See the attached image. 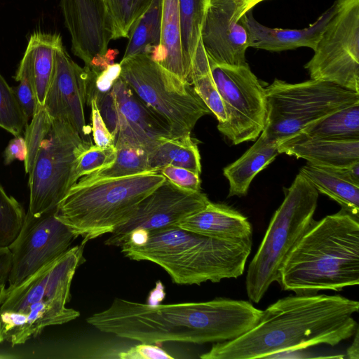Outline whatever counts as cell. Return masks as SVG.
Segmentation results:
<instances>
[{"instance_id":"1","label":"cell","mask_w":359,"mask_h":359,"mask_svg":"<svg viewBox=\"0 0 359 359\" xmlns=\"http://www.w3.org/2000/svg\"><path fill=\"white\" fill-rule=\"evenodd\" d=\"M262 314L249 302L221 297L168 304L115 298L86 321L103 332L141 343L205 344L238 338L255 327Z\"/></svg>"},{"instance_id":"2","label":"cell","mask_w":359,"mask_h":359,"mask_svg":"<svg viewBox=\"0 0 359 359\" xmlns=\"http://www.w3.org/2000/svg\"><path fill=\"white\" fill-rule=\"evenodd\" d=\"M359 302L339 294H297L268 306L248 332L217 342L203 359L270 358L287 351L318 344L336 346L353 337L358 325L353 316Z\"/></svg>"},{"instance_id":"3","label":"cell","mask_w":359,"mask_h":359,"mask_svg":"<svg viewBox=\"0 0 359 359\" xmlns=\"http://www.w3.org/2000/svg\"><path fill=\"white\" fill-rule=\"evenodd\" d=\"M359 283V222L344 210L313 222L285 260L279 285L297 294Z\"/></svg>"},{"instance_id":"4","label":"cell","mask_w":359,"mask_h":359,"mask_svg":"<svg viewBox=\"0 0 359 359\" xmlns=\"http://www.w3.org/2000/svg\"><path fill=\"white\" fill-rule=\"evenodd\" d=\"M252 246V237L217 239L175 225L148 232L142 244L120 248L130 259L160 266L176 284L200 285L243 275Z\"/></svg>"},{"instance_id":"5","label":"cell","mask_w":359,"mask_h":359,"mask_svg":"<svg viewBox=\"0 0 359 359\" xmlns=\"http://www.w3.org/2000/svg\"><path fill=\"white\" fill-rule=\"evenodd\" d=\"M166 178L160 172L76 182L56 208V217L85 243L111 233L126 222L140 202Z\"/></svg>"},{"instance_id":"6","label":"cell","mask_w":359,"mask_h":359,"mask_svg":"<svg viewBox=\"0 0 359 359\" xmlns=\"http://www.w3.org/2000/svg\"><path fill=\"white\" fill-rule=\"evenodd\" d=\"M318 191L300 172L285 191L246 276L249 299L259 303L273 282L278 284L283 266L314 222Z\"/></svg>"},{"instance_id":"7","label":"cell","mask_w":359,"mask_h":359,"mask_svg":"<svg viewBox=\"0 0 359 359\" xmlns=\"http://www.w3.org/2000/svg\"><path fill=\"white\" fill-rule=\"evenodd\" d=\"M120 78L170 127L172 137L191 135L197 121L211 113L193 86L150 56L123 57Z\"/></svg>"},{"instance_id":"8","label":"cell","mask_w":359,"mask_h":359,"mask_svg":"<svg viewBox=\"0 0 359 359\" xmlns=\"http://www.w3.org/2000/svg\"><path fill=\"white\" fill-rule=\"evenodd\" d=\"M265 93L266 116L261 133L278 144L309 124L359 102V93L316 79L290 83L276 79Z\"/></svg>"},{"instance_id":"9","label":"cell","mask_w":359,"mask_h":359,"mask_svg":"<svg viewBox=\"0 0 359 359\" xmlns=\"http://www.w3.org/2000/svg\"><path fill=\"white\" fill-rule=\"evenodd\" d=\"M91 144L83 140L67 123L53 119L29 174L28 215L39 216L57 208L74 184L76 158Z\"/></svg>"},{"instance_id":"10","label":"cell","mask_w":359,"mask_h":359,"mask_svg":"<svg viewBox=\"0 0 359 359\" xmlns=\"http://www.w3.org/2000/svg\"><path fill=\"white\" fill-rule=\"evenodd\" d=\"M335 11L304 65L311 79L359 93V0H336Z\"/></svg>"},{"instance_id":"11","label":"cell","mask_w":359,"mask_h":359,"mask_svg":"<svg viewBox=\"0 0 359 359\" xmlns=\"http://www.w3.org/2000/svg\"><path fill=\"white\" fill-rule=\"evenodd\" d=\"M209 63L226 115L217 129L233 144L255 141L265 125V88L248 62L240 66L219 65L209 60Z\"/></svg>"},{"instance_id":"12","label":"cell","mask_w":359,"mask_h":359,"mask_svg":"<svg viewBox=\"0 0 359 359\" xmlns=\"http://www.w3.org/2000/svg\"><path fill=\"white\" fill-rule=\"evenodd\" d=\"M55 213L56 208L39 216L26 213L21 229L8 246L11 266L8 290L66 252L77 238Z\"/></svg>"},{"instance_id":"13","label":"cell","mask_w":359,"mask_h":359,"mask_svg":"<svg viewBox=\"0 0 359 359\" xmlns=\"http://www.w3.org/2000/svg\"><path fill=\"white\" fill-rule=\"evenodd\" d=\"M209 202L201 191L183 190L166 179L140 202L126 222L110 233L104 245L120 247L133 231L149 232L175 226Z\"/></svg>"},{"instance_id":"14","label":"cell","mask_w":359,"mask_h":359,"mask_svg":"<svg viewBox=\"0 0 359 359\" xmlns=\"http://www.w3.org/2000/svg\"><path fill=\"white\" fill-rule=\"evenodd\" d=\"M252 9L237 0H209L201 41L210 61L229 66L247 63L250 36L243 16Z\"/></svg>"},{"instance_id":"15","label":"cell","mask_w":359,"mask_h":359,"mask_svg":"<svg viewBox=\"0 0 359 359\" xmlns=\"http://www.w3.org/2000/svg\"><path fill=\"white\" fill-rule=\"evenodd\" d=\"M87 72L69 56L63 44L56 50L52 79L43 107L53 119L69 124L86 142L90 128L86 125Z\"/></svg>"},{"instance_id":"16","label":"cell","mask_w":359,"mask_h":359,"mask_svg":"<svg viewBox=\"0 0 359 359\" xmlns=\"http://www.w3.org/2000/svg\"><path fill=\"white\" fill-rule=\"evenodd\" d=\"M85 243L42 266L15 287L8 290L0 311H18L34 303L54 299H70L71 284L76 269L85 261Z\"/></svg>"},{"instance_id":"17","label":"cell","mask_w":359,"mask_h":359,"mask_svg":"<svg viewBox=\"0 0 359 359\" xmlns=\"http://www.w3.org/2000/svg\"><path fill=\"white\" fill-rule=\"evenodd\" d=\"M61 8L72 53L85 66L105 64L111 36L103 0H61Z\"/></svg>"},{"instance_id":"18","label":"cell","mask_w":359,"mask_h":359,"mask_svg":"<svg viewBox=\"0 0 359 359\" xmlns=\"http://www.w3.org/2000/svg\"><path fill=\"white\" fill-rule=\"evenodd\" d=\"M112 93L116 107V148L140 147L148 152L163 137H172L170 127L146 106L119 77Z\"/></svg>"},{"instance_id":"19","label":"cell","mask_w":359,"mask_h":359,"mask_svg":"<svg viewBox=\"0 0 359 359\" xmlns=\"http://www.w3.org/2000/svg\"><path fill=\"white\" fill-rule=\"evenodd\" d=\"M62 299L41 301L18 311H0V343L13 346L36 337L51 325H62L77 318L80 313L66 307Z\"/></svg>"},{"instance_id":"20","label":"cell","mask_w":359,"mask_h":359,"mask_svg":"<svg viewBox=\"0 0 359 359\" xmlns=\"http://www.w3.org/2000/svg\"><path fill=\"white\" fill-rule=\"evenodd\" d=\"M334 11L335 5L333 4L314 23L299 29L268 27L257 22L250 10L243 16L249 32L250 47L271 52L293 50L300 47L313 50Z\"/></svg>"},{"instance_id":"21","label":"cell","mask_w":359,"mask_h":359,"mask_svg":"<svg viewBox=\"0 0 359 359\" xmlns=\"http://www.w3.org/2000/svg\"><path fill=\"white\" fill-rule=\"evenodd\" d=\"M180 228L222 240L252 237V229L248 218L224 204L209 202L203 208L187 217L177 224Z\"/></svg>"},{"instance_id":"22","label":"cell","mask_w":359,"mask_h":359,"mask_svg":"<svg viewBox=\"0 0 359 359\" xmlns=\"http://www.w3.org/2000/svg\"><path fill=\"white\" fill-rule=\"evenodd\" d=\"M279 154L306 160L312 165L338 168L359 161V139H306L282 142Z\"/></svg>"},{"instance_id":"23","label":"cell","mask_w":359,"mask_h":359,"mask_svg":"<svg viewBox=\"0 0 359 359\" xmlns=\"http://www.w3.org/2000/svg\"><path fill=\"white\" fill-rule=\"evenodd\" d=\"M279 154L278 143L260 133L257 140L239 158L225 167L223 174L229 181L228 197L244 196L255 177Z\"/></svg>"},{"instance_id":"24","label":"cell","mask_w":359,"mask_h":359,"mask_svg":"<svg viewBox=\"0 0 359 359\" xmlns=\"http://www.w3.org/2000/svg\"><path fill=\"white\" fill-rule=\"evenodd\" d=\"M150 57L181 80L190 83L189 72L182 53L178 0H162L161 42L156 52Z\"/></svg>"},{"instance_id":"25","label":"cell","mask_w":359,"mask_h":359,"mask_svg":"<svg viewBox=\"0 0 359 359\" xmlns=\"http://www.w3.org/2000/svg\"><path fill=\"white\" fill-rule=\"evenodd\" d=\"M62 44L60 34L35 32L29 37L23 57L34 83L37 107H43L55 65L57 48Z\"/></svg>"},{"instance_id":"26","label":"cell","mask_w":359,"mask_h":359,"mask_svg":"<svg viewBox=\"0 0 359 359\" xmlns=\"http://www.w3.org/2000/svg\"><path fill=\"white\" fill-rule=\"evenodd\" d=\"M299 172L318 192L338 203L341 209L359 219V184L343 177L335 168L307 163Z\"/></svg>"},{"instance_id":"27","label":"cell","mask_w":359,"mask_h":359,"mask_svg":"<svg viewBox=\"0 0 359 359\" xmlns=\"http://www.w3.org/2000/svg\"><path fill=\"white\" fill-rule=\"evenodd\" d=\"M149 166L159 172L167 165L183 168L198 175L201 172V156L197 142L191 135L163 137L148 152Z\"/></svg>"},{"instance_id":"28","label":"cell","mask_w":359,"mask_h":359,"mask_svg":"<svg viewBox=\"0 0 359 359\" xmlns=\"http://www.w3.org/2000/svg\"><path fill=\"white\" fill-rule=\"evenodd\" d=\"M306 139H359V102L340 109L309 124L283 142Z\"/></svg>"},{"instance_id":"29","label":"cell","mask_w":359,"mask_h":359,"mask_svg":"<svg viewBox=\"0 0 359 359\" xmlns=\"http://www.w3.org/2000/svg\"><path fill=\"white\" fill-rule=\"evenodd\" d=\"M162 0H153L133 29L123 58L144 54L153 56L161 42Z\"/></svg>"},{"instance_id":"30","label":"cell","mask_w":359,"mask_h":359,"mask_svg":"<svg viewBox=\"0 0 359 359\" xmlns=\"http://www.w3.org/2000/svg\"><path fill=\"white\" fill-rule=\"evenodd\" d=\"M190 83L204 104L216 116L218 124L224 123L226 119L224 103L212 79L209 60L201 41L192 61Z\"/></svg>"},{"instance_id":"31","label":"cell","mask_w":359,"mask_h":359,"mask_svg":"<svg viewBox=\"0 0 359 359\" xmlns=\"http://www.w3.org/2000/svg\"><path fill=\"white\" fill-rule=\"evenodd\" d=\"M153 0H103L107 30L111 40L129 39Z\"/></svg>"},{"instance_id":"32","label":"cell","mask_w":359,"mask_h":359,"mask_svg":"<svg viewBox=\"0 0 359 359\" xmlns=\"http://www.w3.org/2000/svg\"><path fill=\"white\" fill-rule=\"evenodd\" d=\"M209 0H178L182 53L190 73Z\"/></svg>"},{"instance_id":"33","label":"cell","mask_w":359,"mask_h":359,"mask_svg":"<svg viewBox=\"0 0 359 359\" xmlns=\"http://www.w3.org/2000/svg\"><path fill=\"white\" fill-rule=\"evenodd\" d=\"M116 149V157L112 163L92 174L81 177L77 182L90 183L102 180L154 172L149 168L148 151L146 149L133 147Z\"/></svg>"},{"instance_id":"34","label":"cell","mask_w":359,"mask_h":359,"mask_svg":"<svg viewBox=\"0 0 359 359\" xmlns=\"http://www.w3.org/2000/svg\"><path fill=\"white\" fill-rule=\"evenodd\" d=\"M28 121L13 88L0 73V128L13 136L22 135Z\"/></svg>"},{"instance_id":"35","label":"cell","mask_w":359,"mask_h":359,"mask_svg":"<svg viewBox=\"0 0 359 359\" xmlns=\"http://www.w3.org/2000/svg\"><path fill=\"white\" fill-rule=\"evenodd\" d=\"M26 216L22 205L0 184V248L8 247L18 236Z\"/></svg>"},{"instance_id":"36","label":"cell","mask_w":359,"mask_h":359,"mask_svg":"<svg viewBox=\"0 0 359 359\" xmlns=\"http://www.w3.org/2000/svg\"><path fill=\"white\" fill-rule=\"evenodd\" d=\"M53 118L43 107H37L36 111L27 125L24 138L27 147V156L24 161L25 172L29 174L33 168L41 142L50 130Z\"/></svg>"},{"instance_id":"37","label":"cell","mask_w":359,"mask_h":359,"mask_svg":"<svg viewBox=\"0 0 359 359\" xmlns=\"http://www.w3.org/2000/svg\"><path fill=\"white\" fill-rule=\"evenodd\" d=\"M116 153L115 146L101 147L91 144L85 147L74 162L72 172L74 184L79 178L109 166L114 161Z\"/></svg>"},{"instance_id":"38","label":"cell","mask_w":359,"mask_h":359,"mask_svg":"<svg viewBox=\"0 0 359 359\" xmlns=\"http://www.w3.org/2000/svg\"><path fill=\"white\" fill-rule=\"evenodd\" d=\"M15 79L19 83L13 88L16 98L28 119L32 118L38 106L34 83L27 61L22 58Z\"/></svg>"},{"instance_id":"39","label":"cell","mask_w":359,"mask_h":359,"mask_svg":"<svg viewBox=\"0 0 359 359\" xmlns=\"http://www.w3.org/2000/svg\"><path fill=\"white\" fill-rule=\"evenodd\" d=\"M159 172L180 189L189 191H201L200 175L188 169L167 165Z\"/></svg>"},{"instance_id":"40","label":"cell","mask_w":359,"mask_h":359,"mask_svg":"<svg viewBox=\"0 0 359 359\" xmlns=\"http://www.w3.org/2000/svg\"><path fill=\"white\" fill-rule=\"evenodd\" d=\"M91 107L92 132L95 144L106 147L114 145V138L108 130L99 111L95 98H92Z\"/></svg>"},{"instance_id":"41","label":"cell","mask_w":359,"mask_h":359,"mask_svg":"<svg viewBox=\"0 0 359 359\" xmlns=\"http://www.w3.org/2000/svg\"><path fill=\"white\" fill-rule=\"evenodd\" d=\"M121 359H172L173 357L154 344L141 343L121 352Z\"/></svg>"},{"instance_id":"42","label":"cell","mask_w":359,"mask_h":359,"mask_svg":"<svg viewBox=\"0 0 359 359\" xmlns=\"http://www.w3.org/2000/svg\"><path fill=\"white\" fill-rule=\"evenodd\" d=\"M27 156V147L24 137L14 136L4 149V163L8 165L15 160L25 161Z\"/></svg>"},{"instance_id":"43","label":"cell","mask_w":359,"mask_h":359,"mask_svg":"<svg viewBox=\"0 0 359 359\" xmlns=\"http://www.w3.org/2000/svg\"><path fill=\"white\" fill-rule=\"evenodd\" d=\"M11 266V255L8 247L0 248V283L8 281Z\"/></svg>"},{"instance_id":"44","label":"cell","mask_w":359,"mask_h":359,"mask_svg":"<svg viewBox=\"0 0 359 359\" xmlns=\"http://www.w3.org/2000/svg\"><path fill=\"white\" fill-rule=\"evenodd\" d=\"M359 330L358 329L353 337V341L346 351L347 357L350 359H359Z\"/></svg>"},{"instance_id":"45","label":"cell","mask_w":359,"mask_h":359,"mask_svg":"<svg viewBox=\"0 0 359 359\" xmlns=\"http://www.w3.org/2000/svg\"><path fill=\"white\" fill-rule=\"evenodd\" d=\"M6 283H0V306L6 296Z\"/></svg>"},{"instance_id":"46","label":"cell","mask_w":359,"mask_h":359,"mask_svg":"<svg viewBox=\"0 0 359 359\" xmlns=\"http://www.w3.org/2000/svg\"><path fill=\"white\" fill-rule=\"evenodd\" d=\"M241 2L245 3L248 6H249L251 8H253L256 5L259 3L262 2L266 0H237Z\"/></svg>"},{"instance_id":"47","label":"cell","mask_w":359,"mask_h":359,"mask_svg":"<svg viewBox=\"0 0 359 359\" xmlns=\"http://www.w3.org/2000/svg\"><path fill=\"white\" fill-rule=\"evenodd\" d=\"M5 358V356H3V355H0V358Z\"/></svg>"}]
</instances>
